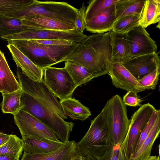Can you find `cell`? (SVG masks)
Here are the masks:
<instances>
[{
    "mask_svg": "<svg viewBox=\"0 0 160 160\" xmlns=\"http://www.w3.org/2000/svg\"><path fill=\"white\" fill-rule=\"evenodd\" d=\"M78 10L65 2L34 0L25 8L6 15L21 19L40 16L75 27Z\"/></svg>",
    "mask_w": 160,
    "mask_h": 160,
    "instance_id": "5",
    "label": "cell"
},
{
    "mask_svg": "<svg viewBox=\"0 0 160 160\" xmlns=\"http://www.w3.org/2000/svg\"><path fill=\"white\" fill-rule=\"evenodd\" d=\"M20 88L11 70L4 53L0 49V90L2 93L16 91Z\"/></svg>",
    "mask_w": 160,
    "mask_h": 160,
    "instance_id": "21",
    "label": "cell"
},
{
    "mask_svg": "<svg viewBox=\"0 0 160 160\" xmlns=\"http://www.w3.org/2000/svg\"><path fill=\"white\" fill-rule=\"evenodd\" d=\"M44 82L60 100L72 98L77 88L65 68L48 67L44 69Z\"/></svg>",
    "mask_w": 160,
    "mask_h": 160,
    "instance_id": "9",
    "label": "cell"
},
{
    "mask_svg": "<svg viewBox=\"0 0 160 160\" xmlns=\"http://www.w3.org/2000/svg\"><path fill=\"white\" fill-rule=\"evenodd\" d=\"M22 138L31 137L60 142L55 133L35 117L22 110L13 115Z\"/></svg>",
    "mask_w": 160,
    "mask_h": 160,
    "instance_id": "11",
    "label": "cell"
},
{
    "mask_svg": "<svg viewBox=\"0 0 160 160\" xmlns=\"http://www.w3.org/2000/svg\"><path fill=\"white\" fill-rule=\"evenodd\" d=\"M64 67L71 76L77 87L96 78L85 67L74 62L66 61Z\"/></svg>",
    "mask_w": 160,
    "mask_h": 160,
    "instance_id": "27",
    "label": "cell"
},
{
    "mask_svg": "<svg viewBox=\"0 0 160 160\" xmlns=\"http://www.w3.org/2000/svg\"><path fill=\"white\" fill-rule=\"evenodd\" d=\"M22 140L24 152L29 154L49 152L58 149L66 143L61 141L31 137H23Z\"/></svg>",
    "mask_w": 160,
    "mask_h": 160,
    "instance_id": "18",
    "label": "cell"
},
{
    "mask_svg": "<svg viewBox=\"0 0 160 160\" xmlns=\"http://www.w3.org/2000/svg\"><path fill=\"white\" fill-rule=\"evenodd\" d=\"M21 19L22 23L29 26L30 29L63 31L76 29L74 26L40 16H34Z\"/></svg>",
    "mask_w": 160,
    "mask_h": 160,
    "instance_id": "19",
    "label": "cell"
},
{
    "mask_svg": "<svg viewBox=\"0 0 160 160\" xmlns=\"http://www.w3.org/2000/svg\"><path fill=\"white\" fill-rule=\"evenodd\" d=\"M86 9V6L83 3L80 8L78 9L75 19L76 29L82 33L85 29Z\"/></svg>",
    "mask_w": 160,
    "mask_h": 160,
    "instance_id": "37",
    "label": "cell"
},
{
    "mask_svg": "<svg viewBox=\"0 0 160 160\" xmlns=\"http://www.w3.org/2000/svg\"><path fill=\"white\" fill-rule=\"evenodd\" d=\"M23 150V142L15 135L10 134L8 141L0 147V154L13 156L20 158Z\"/></svg>",
    "mask_w": 160,
    "mask_h": 160,
    "instance_id": "30",
    "label": "cell"
},
{
    "mask_svg": "<svg viewBox=\"0 0 160 160\" xmlns=\"http://www.w3.org/2000/svg\"><path fill=\"white\" fill-rule=\"evenodd\" d=\"M76 146L78 153L97 160L111 146L104 108L91 121L89 129L82 139L76 143Z\"/></svg>",
    "mask_w": 160,
    "mask_h": 160,
    "instance_id": "4",
    "label": "cell"
},
{
    "mask_svg": "<svg viewBox=\"0 0 160 160\" xmlns=\"http://www.w3.org/2000/svg\"><path fill=\"white\" fill-rule=\"evenodd\" d=\"M20 18L0 15V38L19 33L29 29Z\"/></svg>",
    "mask_w": 160,
    "mask_h": 160,
    "instance_id": "25",
    "label": "cell"
},
{
    "mask_svg": "<svg viewBox=\"0 0 160 160\" xmlns=\"http://www.w3.org/2000/svg\"><path fill=\"white\" fill-rule=\"evenodd\" d=\"M17 76L22 91L33 97L40 102L58 114L63 119L68 116L64 112L57 97L52 92L43 80L34 81L17 68Z\"/></svg>",
    "mask_w": 160,
    "mask_h": 160,
    "instance_id": "7",
    "label": "cell"
},
{
    "mask_svg": "<svg viewBox=\"0 0 160 160\" xmlns=\"http://www.w3.org/2000/svg\"><path fill=\"white\" fill-rule=\"evenodd\" d=\"M59 102L65 114L74 120L84 121L91 115L89 109L74 98H69Z\"/></svg>",
    "mask_w": 160,
    "mask_h": 160,
    "instance_id": "23",
    "label": "cell"
},
{
    "mask_svg": "<svg viewBox=\"0 0 160 160\" xmlns=\"http://www.w3.org/2000/svg\"><path fill=\"white\" fill-rule=\"evenodd\" d=\"M160 67L158 68L154 71L138 81L140 85L146 89H155L159 80Z\"/></svg>",
    "mask_w": 160,
    "mask_h": 160,
    "instance_id": "33",
    "label": "cell"
},
{
    "mask_svg": "<svg viewBox=\"0 0 160 160\" xmlns=\"http://www.w3.org/2000/svg\"><path fill=\"white\" fill-rule=\"evenodd\" d=\"M160 132V115L149 134L138 150L132 155L128 160H144L151 156L154 143Z\"/></svg>",
    "mask_w": 160,
    "mask_h": 160,
    "instance_id": "22",
    "label": "cell"
},
{
    "mask_svg": "<svg viewBox=\"0 0 160 160\" xmlns=\"http://www.w3.org/2000/svg\"><path fill=\"white\" fill-rule=\"evenodd\" d=\"M160 115V110L156 109L143 130L136 146L135 153L139 149L142 143L148 136L153 128L157 119Z\"/></svg>",
    "mask_w": 160,
    "mask_h": 160,
    "instance_id": "35",
    "label": "cell"
},
{
    "mask_svg": "<svg viewBox=\"0 0 160 160\" xmlns=\"http://www.w3.org/2000/svg\"><path fill=\"white\" fill-rule=\"evenodd\" d=\"M104 108L110 145L121 146L127 136L130 123L126 105L121 96L117 94L107 102Z\"/></svg>",
    "mask_w": 160,
    "mask_h": 160,
    "instance_id": "6",
    "label": "cell"
},
{
    "mask_svg": "<svg viewBox=\"0 0 160 160\" xmlns=\"http://www.w3.org/2000/svg\"><path fill=\"white\" fill-rule=\"evenodd\" d=\"M110 32L87 36L64 61L85 67L96 78L108 74L112 57Z\"/></svg>",
    "mask_w": 160,
    "mask_h": 160,
    "instance_id": "1",
    "label": "cell"
},
{
    "mask_svg": "<svg viewBox=\"0 0 160 160\" xmlns=\"http://www.w3.org/2000/svg\"><path fill=\"white\" fill-rule=\"evenodd\" d=\"M159 155L158 156V159L157 160H160V149H159Z\"/></svg>",
    "mask_w": 160,
    "mask_h": 160,
    "instance_id": "43",
    "label": "cell"
},
{
    "mask_svg": "<svg viewBox=\"0 0 160 160\" xmlns=\"http://www.w3.org/2000/svg\"><path fill=\"white\" fill-rule=\"evenodd\" d=\"M146 0H118L115 4L117 20L135 14H142Z\"/></svg>",
    "mask_w": 160,
    "mask_h": 160,
    "instance_id": "26",
    "label": "cell"
},
{
    "mask_svg": "<svg viewBox=\"0 0 160 160\" xmlns=\"http://www.w3.org/2000/svg\"><path fill=\"white\" fill-rule=\"evenodd\" d=\"M21 101L22 106L21 110L33 116L48 127L61 142L66 143L69 141L74 123L65 121L57 113L23 92Z\"/></svg>",
    "mask_w": 160,
    "mask_h": 160,
    "instance_id": "3",
    "label": "cell"
},
{
    "mask_svg": "<svg viewBox=\"0 0 160 160\" xmlns=\"http://www.w3.org/2000/svg\"><path fill=\"white\" fill-rule=\"evenodd\" d=\"M19 158L13 156L0 154V160H19Z\"/></svg>",
    "mask_w": 160,
    "mask_h": 160,
    "instance_id": "41",
    "label": "cell"
},
{
    "mask_svg": "<svg viewBox=\"0 0 160 160\" xmlns=\"http://www.w3.org/2000/svg\"><path fill=\"white\" fill-rule=\"evenodd\" d=\"M33 42L41 44L51 45H68L75 43L71 41L66 40H32Z\"/></svg>",
    "mask_w": 160,
    "mask_h": 160,
    "instance_id": "38",
    "label": "cell"
},
{
    "mask_svg": "<svg viewBox=\"0 0 160 160\" xmlns=\"http://www.w3.org/2000/svg\"><path fill=\"white\" fill-rule=\"evenodd\" d=\"M138 80L160 67L158 53L154 52L130 58L121 63Z\"/></svg>",
    "mask_w": 160,
    "mask_h": 160,
    "instance_id": "13",
    "label": "cell"
},
{
    "mask_svg": "<svg viewBox=\"0 0 160 160\" xmlns=\"http://www.w3.org/2000/svg\"><path fill=\"white\" fill-rule=\"evenodd\" d=\"M71 160H97V159L82 155L77 153Z\"/></svg>",
    "mask_w": 160,
    "mask_h": 160,
    "instance_id": "40",
    "label": "cell"
},
{
    "mask_svg": "<svg viewBox=\"0 0 160 160\" xmlns=\"http://www.w3.org/2000/svg\"><path fill=\"white\" fill-rule=\"evenodd\" d=\"M156 109L152 105L148 103L141 105L132 116L127 135L121 146L128 160L134 153L141 133Z\"/></svg>",
    "mask_w": 160,
    "mask_h": 160,
    "instance_id": "8",
    "label": "cell"
},
{
    "mask_svg": "<svg viewBox=\"0 0 160 160\" xmlns=\"http://www.w3.org/2000/svg\"><path fill=\"white\" fill-rule=\"evenodd\" d=\"M108 74L116 88L137 93L146 90L121 63L111 62Z\"/></svg>",
    "mask_w": 160,
    "mask_h": 160,
    "instance_id": "14",
    "label": "cell"
},
{
    "mask_svg": "<svg viewBox=\"0 0 160 160\" xmlns=\"http://www.w3.org/2000/svg\"><path fill=\"white\" fill-rule=\"evenodd\" d=\"M142 14H135L127 16L117 20L112 31L126 33L135 27L139 25Z\"/></svg>",
    "mask_w": 160,
    "mask_h": 160,
    "instance_id": "29",
    "label": "cell"
},
{
    "mask_svg": "<svg viewBox=\"0 0 160 160\" xmlns=\"http://www.w3.org/2000/svg\"><path fill=\"white\" fill-rule=\"evenodd\" d=\"M0 92H1V91H0Z\"/></svg>",
    "mask_w": 160,
    "mask_h": 160,
    "instance_id": "44",
    "label": "cell"
},
{
    "mask_svg": "<svg viewBox=\"0 0 160 160\" xmlns=\"http://www.w3.org/2000/svg\"><path fill=\"white\" fill-rule=\"evenodd\" d=\"M7 47L17 68L34 81L40 82L43 80L44 69L35 65L13 45L8 43Z\"/></svg>",
    "mask_w": 160,
    "mask_h": 160,
    "instance_id": "16",
    "label": "cell"
},
{
    "mask_svg": "<svg viewBox=\"0 0 160 160\" xmlns=\"http://www.w3.org/2000/svg\"><path fill=\"white\" fill-rule=\"evenodd\" d=\"M111 62L122 63L129 59V49L126 33L111 31Z\"/></svg>",
    "mask_w": 160,
    "mask_h": 160,
    "instance_id": "20",
    "label": "cell"
},
{
    "mask_svg": "<svg viewBox=\"0 0 160 160\" xmlns=\"http://www.w3.org/2000/svg\"><path fill=\"white\" fill-rule=\"evenodd\" d=\"M115 4L105 9L92 19L85 22L86 30L97 34L112 31L117 20Z\"/></svg>",
    "mask_w": 160,
    "mask_h": 160,
    "instance_id": "15",
    "label": "cell"
},
{
    "mask_svg": "<svg viewBox=\"0 0 160 160\" xmlns=\"http://www.w3.org/2000/svg\"><path fill=\"white\" fill-rule=\"evenodd\" d=\"M23 91L21 88L14 92L2 93V101L1 110L4 113H10L13 115L22 108L21 101Z\"/></svg>",
    "mask_w": 160,
    "mask_h": 160,
    "instance_id": "28",
    "label": "cell"
},
{
    "mask_svg": "<svg viewBox=\"0 0 160 160\" xmlns=\"http://www.w3.org/2000/svg\"><path fill=\"white\" fill-rule=\"evenodd\" d=\"M122 99L125 105L131 107L140 106L142 102V99L137 95V93L132 91L127 92Z\"/></svg>",
    "mask_w": 160,
    "mask_h": 160,
    "instance_id": "36",
    "label": "cell"
},
{
    "mask_svg": "<svg viewBox=\"0 0 160 160\" xmlns=\"http://www.w3.org/2000/svg\"><path fill=\"white\" fill-rule=\"evenodd\" d=\"M126 34L129 49V59L157 52L158 47L156 42L142 27L137 26Z\"/></svg>",
    "mask_w": 160,
    "mask_h": 160,
    "instance_id": "12",
    "label": "cell"
},
{
    "mask_svg": "<svg viewBox=\"0 0 160 160\" xmlns=\"http://www.w3.org/2000/svg\"><path fill=\"white\" fill-rule=\"evenodd\" d=\"M98 160H128L122 151L121 145L111 146L105 154Z\"/></svg>",
    "mask_w": 160,
    "mask_h": 160,
    "instance_id": "34",
    "label": "cell"
},
{
    "mask_svg": "<svg viewBox=\"0 0 160 160\" xmlns=\"http://www.w3.org/2000/svg\"><path fill=\"white\" fill-rule=\"evenodd\" d=\"M160 1L147 0L142 13L139 25L145 28L160 22Z\"/></svg>",
    "mask_w": 160,
    "mask_h": 160,
    "instance_id": "24",
    "label": "cell"
},
{
    "mask_svg": "<svg viewBox=\"0 0 160 160\" xmlns=\"http://www.w3.org/2000/svg\"><path fill=\"white\" fill-rule=\"evenodd\" d=\"M118 0H92L88 2L85 13V21H88L105 9L116 4Z\"/></svg>",
    "mask_w": 160,
    "mask_h": 160,
    "instance_id": "31",
    "label": "cell"
},
{
    "mask_svg": "<svg viewBox=\"0 0 160 160\" xmlns=\"http://www.w3.org/2000/svg\"><path fill=\"white\" fill-rule=\"evenodd\" d=\"M158 156H150L148 158L144 160H157Z\"/></svg>",
    "mask_w": 160,
    "mask_h": 160,
    "instance_id": "42",
    "label": "cell"
},
{
    "mask_svg": "<svg viewBox=\"0 0 160 160\" xmlns=\"http://www.w3.org/2000/svg\"><path fill=\"white\" fill-rule=\"evenodd\" d=\"M87 36L76 29L67 31L30 29L19 33L0 38L7 41L13 40H66L80 43Z\"/></svg>",
    "mask_w": 160,
    "mask_h": 160,
    "instance_id": "10",
    "label": "cell"
},
{
    "mask_svg": "<svg viewBox=\"0 0 160 160\" xmlns=\"http://www.w3.org/2000/svg\"><path fill=\"white\" fill-rule=\"evenodd\" d=\"M76 142L69 141L50 152L37 154H23L21 160H71L77 153Z\"/></svg>",
    "mask_w": 160,
    "mask_h": 160,
    "instance_id": "17",
    "label": "cell"
},
{
    "mask_svg": "<svg viewBox=\"0 0 160 160\" xmlns=\"http://www.w3.org/2000/svg\"><path fill=\"white\" fill-rule=\"evenodd\" d=\"M17 48L35 65L45 68L64 61L77 48L79 43L68 45L39 44L32 40L8 41Z\"/></svg>",
    "mask_w": 160,
    "mask_h": 160,
    "instance_id": "2",
    "label": "cell"
},
{
    "mask_svg": "<svg viewBox=\"0 0 160 160\" xmlns=\"http://www.w3.org/2000/svg\"><path fill=\"white\" fill-rule=\"evenodd\" d=\"M34 0H0V15H7L24 9Z\"/></svg>",
    "mask_w": 160,
    "mask_h": 160,
    "instance_id": "32",
    "label": "cell"
},
{
    "mask_svg": "<svg viewBox=\"0 0 160 160\" xmlns=\"http://www.w3.org/2000/svg\"><path fill=\"white\" fill-rule=\"evenodd\" d=\"M10 137V135L6 134L0 132V147L8 141Z\"/></svg>",
    "mask_w": 160,
    "mask_h": 160,
    "instance_id": "39",
    "label": "cell"
}]
</instances>
